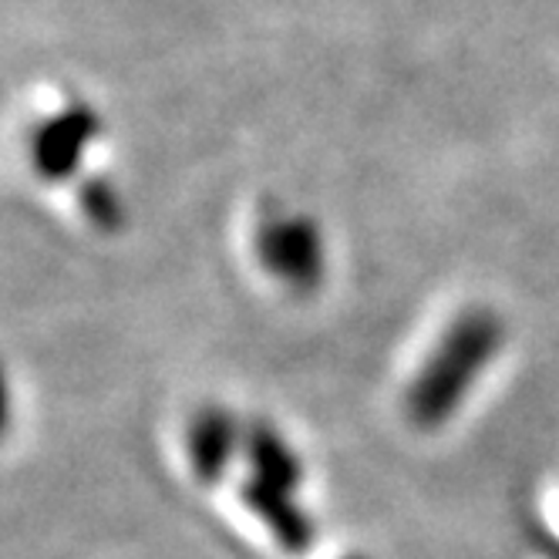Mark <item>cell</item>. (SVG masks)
<instances>
[{"label":"cell","instance_id":"cell-5","mask_svg":"<svg viewBox=\"0 0 559 559\" xmlns=\"http://www.w3.org/2000/svg\"><path fill=\"white\" fill-rule=\"evenodd\" d=\"M297 492L300 489L294 486L263 483V478H253V475H247L243 486H239V496H243L250 512L270 530L276 546L287 552H307L313 546V523L304 512Z\"/></svg>","mask_w":559,"mask_h":559},{"label":"cell","instance_id":"cell-7","mask_svg":"<svg viewBox=\"0 0 559 559\" xmlns=\"http://www.w3.org/2000/svg\"><path fill=\"white\" fill-rule=\"evenodd\" d=\"M347 559H365V556H347Z\"/></svg>","mask_w":559,"mask_h":559},{"label":"cell","instance_id":"cell-1","mask_svg":"<svg viewBox=\"0 0 559 559\" xmlns=\"http://www.w3.org/2000/svg\"><path fill=\"white\" fill-rule=\"evenodd\" d=\"M506 344L502 317L489 307H468L435 341L425 365L405 391L408 418L431 431L442 428L472 394Z\"/></svg>","mask_w":559,"mask_h":559},{"label":"cell","instance_id":"cell-4","mask_svg":"<svg viewBox=\"0 0 559 559\" xmlns=\"http://www.w3.org/2000/svg\"><path fill=\"white\" fill-rule=\"evenodd\" d=\"M243 442L247 425H239L229 408L206 405L192 415L186 428V462L199 483L216 486L236 462V455H243Z\"/></svg>","mask_w":559,"mask_h":559},{"label":"cell","instance_id":"cell-3","mask_svg":"<svg viewBox=\"0 0 559 559\" xmlns=\"http://www.w3.org/2000/svg\"><path fill=\"white\" fill-rule=\"evenodd\" d=\"M102 135V118L92 105L71 102L48 115L31 135V166L45 182H68L82 173V163L95 139Z\"/></svg>","mask_w":559,"mask_h":559},{"label":"cell","instance_id":"cell-6","mask_svg":"<svg viewBox=\"0 0 559 559\" xmlns=\"http://www.w3.org/2000/svg\"><path fill=\"white\" fill-rule=\"evenodd\" d=\"M78 203H82L85 216L98 226V229H122L126 226V199L115 189L111 179L105 176H88L78 186Z\"/></svg>","mask_w":559,"mask_h":559},{"label":"cell","instance_id":"cell-2","mask_svg":"<svg viewBox=\"0 0 559 559\" xmlns=\"http://www.w3.org/2000/svg\"><path fill=\"white\" fill-rule=\"evenodd\" d=\"M253 250L260 266L297 294H313L328 276L324 233L307 213L276 210L257 226Z\"/></svg>","mask_w":559,"mask_h":559}]
</instances>
